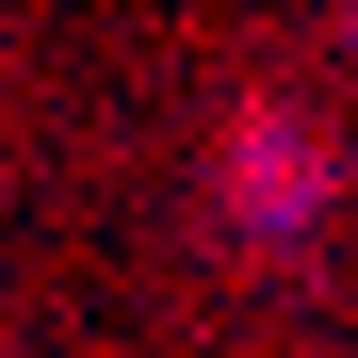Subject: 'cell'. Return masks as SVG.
Returning a JSON list of instances; mask_svg holds the SVG:
<instances>
[{
	"label": "cell",
	"mask_w": 358,
	"mask_h": 358,
	"mask_svg": "<svg viewBox=\"0 0 358 358\" xmlns=\"http://www.w3.org/2000/svg\"><path fill=\"white\" fill-rule=\"evenodd\" d=\"M342 212V131L310 98H228L212 114V228H245V245H310Z\"/></svg>",
	"instance_id": "obj_1"
}]
</instances>
